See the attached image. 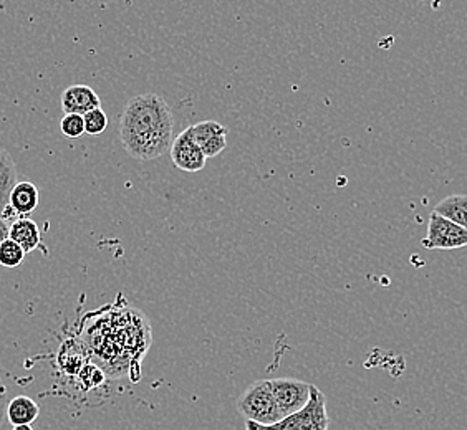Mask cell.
I'll return each instance as SVG.
<instances>
[{
	"mask_svg": "<svg viewBox=\"0 0 467 430\" xmlns=\"http://www.w3.org/2000/svg\"><path fill=\"white\" fill-rule=\"evenodd\" d=\"M173 130V111L156 93L134 96L120 116V140L134 160L161 158L171 150Z\"/></svg>",
	"mask_w": 467,
	"mask_h": 430,
	"instance_id": "cell-1",
	"label": "cell"
},
{
	"mask_svg": "<svg viewBox=\"0 0 467 430\" xmlns=\"http://www.w3.org/2000/svg\"><path fill=\"white\" fill-rule=\"evenodd\" d=\"M237 409L245 420L264 425L279 424L284 420L277 409L272 384L269 380H255L254 384H251L237 402Z\"/></svg>",
	"mask_w": 467,
	"mask_h": 430,
	"instance_id": "cell-2",
	"label": "cell"
},
{
	"mask_svg": "<svg viewBox=\"0 0 467 430\" xmlns=\"http://www.w3.org/2000/svg\"><path fill=\"white\" fill-rule=\"evenodd\" d=\"M328 414H326V398L316 386H310V400L304 409L285 417L280 422L282 430H328Z\"/></svg>",
	"mask_w": 467,
	"mask_h": 430,
	"instance_id": "cell-3",
	"label": "cell"
},
{
	"mask_svg": "<svg viewBox=\"0 0 467 430\" xmlns=\"http://www.w3.org/2000/svg\"><path fill=\"white\" fill-rule=\"evenodd\" d=\"M423 247L427 251H456L467 247V231L456 225L454 222L431 212L427 224L426 239H423Z\"/></svg>",
	"mask_w": 467,
	"mask_h": 430,
	"instance_id": "cell-4",
	"label": "cell"
},
{
	"mask_svg": "<svg viewBox=\"0 0 467 430\" xmlns=\"http://www.w3.org/2000/svg\"><path fill=\"white\" fill-rule=\"evenodd\" d=\"M272 392H274L275 404L282 417H288L304 409L310 400V386L304 380H292V378H279L270 380Z\"/></svg>",
	"mask_w": 467,
	"mask_h": 430,
	"instance_id": "cell-5",
	"label": "cell"
},
{
	"mask_svg": "<svg viewBox=\"0 0 467 430\" xmlns=\"http://www.w3.org/2000/svg\"><path fill=\"white\" fill-rule=\"evenodd\" d=\"M171 160L178 169L184 172H199L206 166V156L199 144L194 140L193 126L179 133L171 144Z\"/></svg>",
	"mask_w": 467,
	"mask_h": 430,
	"instance_id": "cell-6",
	"label": "cell"
},
{
	"mask_svg": "<svg viewBox=\"0 0 467 430\" xmlns=\"http://www.w3.org/2000/svg\"><path fill=\"white\" fill-rule=\"evenodd\" d=\"M194 140L203 150L206 160H213L227 148L229 130L219 121L206 120L193 124Z\"/></svg>",
	"mask_w": 467,
	"mask_h": 430,
	"instance_id": "cell-7",
	"label": "cell"
},
{
	"mask_svg": "<svg viewBox=\"0 0 467 430\" xmlns=\"http://www.w3.org/2000/svg\"><path fill=\"white\" fill-rule=\"evenodd\" d=\"M102 106V100L96 91L87 85H71L61 93V108L65 114H80L98 110Z\"/></svg>",
	"mask_w": 467,
	"mask_h": 430,
	"instance_id": "cell-8",
	"label": "cell"
},
{
	"mask_svg": "<svg viewBox=\"0 0 467 430\" xmlns=\"http://www.w3.org/2000/svg\"><path fill=\"white\" fill-rule=\"evenodd\" d=\"M17 186V168L9 151L0 146V217L11 207V194Z\"/></svg>",
	"mask_w": 467,
	"mask_h": 430,
	"instance_id": "cell-9",
	"label": "cell"
},
{
	"mask_svg": "<svg viewBox=\"0 0 467 430\" xmlns=\"http://www.w3.org/2000/svg\"><path fill=\"white\" fill-rule=\"evenodd\" d=\"M9 239L19 243L25 253H31L41 245V229H39L37 222L27 219V217H21V219L12 222Z\"/></svg>",
	"mask_w": 467,
	"mask_h": 430,
	"instance_id": "cell-10",
	"label": "cell"
},
{
	"mask_svg": "<svg viewBox=\"0 0 467 430\" xmlns=\"http://www.w3.org/2000/svg\"><path fill=\"white\" fill-rule=\"evenodd\" d=\"M5 416L14 427L32 425L41 416V407L29 396H17L7 404Z\"/></svg>",
	"mask_w": 467,
	"mask_h": 430,
	"instance_id": "cell-11",
	"label": "cell"
},
{
	"mask_svg": "<svg viewBox=\"0 0 467 430\" xmlns=\"http://www.w3.org/2000/svg\"><path fill=\"white\" fill-rule=\"evenodd\" d=\"M39 189L35 184L32 182H17V186L14 188L11 194V209L17 215H31L33 210L39 206Z\"/></svg>",
	"mask_w": 467,
	"mask_h": 430,
	"instance_id": "cell-12",
	"label": "cell"
},
{
	"mask_svg": "<svg viewBox=\"0 0 467 430\" xmlns=\"http://www.w3.org/2000/svg\"><path fill=\"white\" fill-rule=\"evenodd\" d=\"M433 212L467 231V196L464 194L447 196L441 202H437Z\"/></svg>",
	"mask_w": 467,
	"mask_h": 430,
	"instance_id": "cell-13",
	"label": "cell"
},
{
	"mask_svg": "<svg viewBox=\"0 0 467 430\" xmlns=\"http://www.w3.org/2000/svg\"><path fill=\"white\" fill-rule=\"evenodd\" d=\"M25 255L27 253L23 252L19 243L7 239L0 247V265L5 269H17V267H21Z\"/></svg>",
	"mask_w": 467,
	"mask_h": 430,
	"instance_id": "cell-14",
	"label": "cell"
},
{
	"mask_svg": "<svg viewBox=\"0 0 467 430\" xmlns=\"http://www.w3.org/2000/svg\"><path fill=\"white\" fill-rule=\"evenodd\" d=\"M83 120H85V133L92 136H98L108 128V116L102 108L87 113Z\"/></svg>",
	"mask_w": 467,
	"mask_h": 430,
	"instance_id": "cell-15",
	"label": "cell"
},
{
	"mask_svg": "<svg viewBox=\"0 0 467 430\" xmlns=\"http://www.w3.org/2000/svg\"><path fill=\"white\" fill-rule=\"evenodd\" d=\"M61 133L67 138H80L85 133V120L80 114H65L60 123Z\"/></svg>",
	"mask_w": 467,
	"mask_h": 430,
	"instance_id": "cell-16",
	"label": "cell"
},
{
	"mask_svg": "<svg viewBox=\"0 0 467 430\" xmlns=\"http://www.w3.org/2000/svg\"><path fill=\"white\" fill-rule=\"evenodd\" d=\"M245 430H282L280 429V422L279 424H270V425H264V424H257L252 420H245Z\"/></svg>",
	"mask_w": 467,
	"mask_h": 430,
	"instance_id": "cell-17",
	"label": "cell"
},
{
	"mask_svg": "<svg viewBox=\"0 0 467 430\" xmlns=\"http://www.w3.org/2000/svg\"><path fill=\"white\" fill-rule=\"evenodd\" d=\"M9 232H11V224L0 217V247L4 242L9 239Z\"/></svg>",
	"mask_w": 467,
	"mask_h": 430,
	"instance_id": "cell-18",
	"label": "cell"
},
{
	"mask_svg": "<svg viewBox=\"0 0 467 430\" xmlns=\"http://www.w3.org/2000/svg\"><path fill=\"white\" fill-rule=\"evenodd\" d=\"M7 412V402H5V396H0V429H2V424H4V417Z\"/></svg>",
	"mask_w": 467,
	"mask_h": 430,
	"instance_id": "cell-19",
	"label": "cell"
},
{
	"mask_svg": "<svg viewBox=\"0 0 467 430\" xmlns=\"http://www.w3.org/2000/svg\"><path fill=\"white\" fill-rule=\"evenodd\" d=\"M0 396H7V389H5V386H4L2 380H0Z\"/></svg>",
	"mask_w": 467,
	"mask_h": 430,
	"instance_id": "cell-20",
	"label": "cell"
},
{
	"mask_svg": "<svg viewBox=\"0 0 467 430\" xmlns=\"http://www.w3.org/2000/svg\"><path fill=\"white\" fill-rule=\"evenodd\" d=\"M14 430H33L32 425H19V427H14Z\"/></svg>",
	"mask_w": 467,
	"mask_h": 430,
	"instance_id": "cell-21",
	"label": "cell"
}]
</instances>
